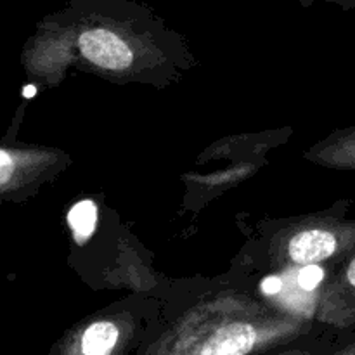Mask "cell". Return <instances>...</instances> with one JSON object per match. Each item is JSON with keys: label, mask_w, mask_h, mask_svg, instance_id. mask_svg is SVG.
I'll return each instance as SVG.
<instances>
[{"label": "cell", "mask_w": 355, "mask_h": 355, "mask_svg": "<svg viewBox=\"0 0 355 355\" xmlns=\"http://www.w3.org/2000/svg\"><path fill=\"white\" fill-rule=\"evenodd\" d=\"M64 166L66 156L58 149L0 142V201L28 200Z\"/></svg>", "instance_id": "3957f363"}, {"label": "cell", "mask_w": 355, "mask_h": 355, "mask_svg": "<svg viewBox=\"0 0 355 355\" xmlns=\"http://www.w3.org/2000/svg\"><path fill=\"white\" fill-rule=\"evenodd\" d=\"M342 284L349 288L350 291H355V255L347 262L345 269H343Z\"/></svg>", "instance_id": "ba28073f"}, {"label": "cell", "mask_w": 355, "mask_h": 355, "mask_svg": "<svg viewBox=\"0 0 355 355\" xmlns=\"http://www.w3.org/2000/svg\"><path fill=\"white\" fill-rule=\"evenodd\" d=\"M318 355H355V328L336 333L333 342Z\"/></svg>", "instance_id": "8992f818"}, {"label": "cell", "mask_w": 355, "mask_h": 355, "mask_svg": "<svg viewBox=\"0 0 355 355\" xmlns=\"http://www.w3.org/2000/svg\"><path fill=\"white\" fill-rule=\"evenodd\" d=\"M336 336V333H318V335H312L309 338L300 340V342L293 343L290 347H284V349L274 350V352L266 354V355H318L321 354L329 343L333 342V338Z\"/></svg>", "instance_id": "5b68a950"}, {"label": "cell", "mask_w": 355, "mask_h": 355, "mask_svg": "<svg viewBox=\"0 0 355 355\" xmlns=\"http://www.w3.org/2000/svg\"><path fill=\"white\" fill-rule=\"evenodd\" d=\"M80 211H82V217L76 218L73 215H69V224H71L73 232H76V236L80 238V234L90 236L94 229V222H96V210H94L92 203H80Z\"/></svg>", "instance_id": "52a82bcc"}, {"label": "cell", "mask_w": 355, "mask_h": 355, "mask_svg": "<svg viewBox=\"0 0 355 355\" xmlns=\"http://www.w3.org/2000/svg\"><path fill=\"white\" fill-rule=\"evenodd\" d=\"M355 241V229L331 220H307L283 234L279 255L293 266H315L338 257Z\"/></svg>", "instance_id": "277c9868"}, {"label": "cell", "mask_w": 355, "mask_h": 355, "mask_svg": "<svg viewBox=\"0 0 355 355\" xmlns=\"http://www.w3.org/2000/svg\"><path fill=\"white\" fill-rule=\"evenodd\" d=\"M159 319L135 307L110 309L83 319L52 345L49 355L137 354Z\"/></svg>", "instance_id": "7a4b0ae2"}, {"label": "cell", "mask_w": 355, "mask_h": 355, "mask_svg": "<svg viewBox=\"0 0 355 355\" xmlns=\"http://www.w3.org/2000/svg\"><path fill=\"white\" fill-rule=\"evenodd\" d=\"M304 6H311V3H318V2H328V3H340V6L345 7H352L355 6V0H298Z\"/></svg>", "instance_id": "9c48e42d"}, {"label": "cell", "mask_w": 355, "mask_h": 355, "mask_svg": "<svg viewBox=\"0 0 355 355\" xmlns=\"http://www.w3.org/2000/svg\"><path fill=\"white\" fill-rule=\"evenodd\" d=\"M318 333L314 319L225 290L158 321L135 355H266Z\"/></svg>", "instance_id": "6da1fadb"}]
</instances>
